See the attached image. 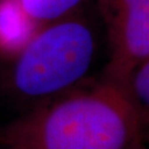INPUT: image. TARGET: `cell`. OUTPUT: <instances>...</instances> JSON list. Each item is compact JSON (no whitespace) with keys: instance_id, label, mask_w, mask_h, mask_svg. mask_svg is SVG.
Wrapping results in <instances>:
<instances>
[{"instance_id":"cell-1","label":"cell","mask_w":149,"mask_h":149,"mask_svg":"<svg viewBox=\"0 0 149 149\" xmlns=\"http://www.w3.org/2000/svg\"><path fill=\"white\" fill-rule=\"evenodd\" d=\"M145 126L126 91L103 80L12 122L0 133V149H125Z\"/></svg>"},{"instance_id":"cell-2","label":"cell","mask_w":149,"mask_h":149,"mask_svg":"<svg viewBox=\"0 0 149 149\" xmlns=\"http://www.w3.org/2000/svg\"><path fill=\"white\" fill-rule=\"evenodd\" d=\"M95 50L93 29L76 13L43 24L13 59L8 84L24 100L63 95L87 74Z\"/></svg>"},{"instance_id":"cell-3","label":"cell","mask_w":149,"mask_h":149,"mask_svg":"<svg viewBox=\"0 0 149 149\" xmlns=\"http://www.w3.org/2000/svg\"><path fill=\"white\" fill-rule=\"evenodd\" d=\"M98 10L109 43L103 80L125 90L134 70L149 60V0H98Z\"/></svg>"},{"instance_id":"cell-4","label":"cell","mask_w":149,"mask_h":149,"mask_svg":"<svg viewBox=\"0 0 149 149\" xmlns=\"http://www.w3.org/2000/svg\"><path fill=\"white\" fill-rule=\"evenodd\" d=\"M40 27L19 0H0V54L15 59Z\"/></svg>"},{"instance_id":"cell-5","label":"cell","mask_w":149,"mask_h":149,"mask_svg":"<svg viewBox=\"0 0 149 149\" xmlns=\"http://www.w3.org/2000/svg\"><path fill=\"white\" fill-rule=\"evenodd\" d=\"M84 1L85 0H19L24 11L39 26L73 15Z\"/></svg>"},{"instance_id":"cell-6","label":"cell","mask_w":149,"mask_h":149,"mask_svg":"<svg viewBox=\"0 0 149 149\" xmlns=\"http://www.w3.org/2000/svg\"><path fill=\"white\" fill-rule=\"evenodd\" d=\"M125 91L143 122L147 125L149 115V60L140 63L128 79Z\"/></svg>"},{"instance_id":"cell-7","label":"cell","mask_w":149,"mask_h":149,"mask_svg":"<svg viewBox=\"0 0 149 149\" xmlns=\"http://www.w3.org/2000/svg\"><path fill=\"white\" fill-rule=\"evenodd\" d=\"M125 149H146L145 148V146L143 145V143L140 141V140H137V141H135L134 144H132L130 146H128L127 148Z\"/></svg>"}]
</instances>
